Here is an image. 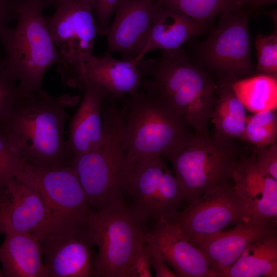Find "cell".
<instances>
[{
  "instance_id": "8",
  "label": "cell",
  "mask_w": 277,
  "mask_h": 277,
  "mask_svg": "<svg viewBox=\"0 0 277 277\" xmlns=\"http://www.w3.org/2000/svg\"><path fill=\"white\" fill-rule=\"evenodd\" d=\"M47 19L59 54L56 70L63 83L84 88L83 67L100 34L90 0H63Z\"/></svg>"
},
{
  "instance_id": "21",
  "label": "cell",
  "mask_w": 277,
  "mask_h": 277,
  "mask_svg": "<svg viewBox=\"0 0 277 277\" xmlns=\"http://www.w3.org/2000/svg\"><path fill=\"white\" fill-rule=\"evenodd\" d=\"M207 27V24L192 19L180 10L160 6L155 12L140 58L156 49H180L190 39L202 34Z\"/></svg>"
},
{
  "instance_id": "12",
  "label": "cell",
  "mask_w": 277,
  "mask_h": 277,
  "mask_svg": "<svg viewBox=\"0 0 277 277\" xmlns=\"http://www.w3.org/2000/svg\"><path fill=\"white\" fill-rule=\"evenodd\" d=\"M176 211L168 221L189 239L210 234L250 219V214L229 182L212 187Z\"/></svg>"
},
{
  "instance_id": "13",
  "label": "cell",
  "mask_w": 277,
  "mask_h": 277,
  "mask_svg": "<svg viewBox=\"0 0 277 277\" xmlns=\"http://www.w3.org/2000/svg\"><path fill=\"white\" fill-rule=\"evenodd\" d=\"M48 277H97V254L87 224L39 238Z\"/></svg>"
},
{
  "instance_id": "7",
  "label": "cell",
  "mask_w": 277,
  "mask_h": 277,
  "mask_svg": "<svg viewBox=\"0 0 277 277\" xmlns=\"http://www.w3.org/2000/svg\"><path fill=\"white\" fill-rule=\"evenodd\" d=\"M234 143L192 133L166 158L187 202L232 180L239 157Z\"/></svg>"
},
{
  "instance_id": "15",
  "label": "cell",
  "mask_w": 277,
  "mask_h": 277,
  "mask_svg": "<svg viewBox=\"0 0 277 277\" xmlns=\"http://www.w3.org/2000/svg\"><path fill=\"white\" fill-rule=\"evenodd\" d=\"M276 218L250 219L228 230L196 234L189 240L204 252L219 277H225L228 269L245 248L261 236L276 230Z\"/></svg>"
},
{
  "instance_id": "11",
  "label": "cell",
  "mask_w": 277,
  "mask_h": 277,
  "mask_svg": "<svg viewBox=\"0 0 277 277\" xmlns=\"http://www.w3.org/2000/svg\"><path fill=\"white\" fill-rule=\"evenodd\" d=\"M130 205L147 222L168 220L186 201L173 173L162 156L140 159L127 193Z\"/></svg>"
},
{
  "instance_id": "9",
  "label": "cell",
  "mask_w": 277,
  "mask_h": 277,
  "mask_svg": "<svg viewBox=\"0 0 277 277\" xmlns=\"http://www.w3.org/2000/svg\"><path fill=\"white\" fill-rule=\"evenodd\" d=\"M250 12L244 8L221 13L216 26L197 47L199 67L216 78L217 85H231L254 72Z\"/></svg>"
},
{
  "instance_id": "3",
  "label": "cell",
  "mask_w": 277,
  "mask_h": 277,
  "mask_svg": "<svg viewBox=\"0 0 277 277\" xmlns=\"http://www.w3.org/2000/svg\"><path fill=\"white\" fill-rule=\"evenodd\" d=\"M121 110L120 141L132 164L141 159H165L191 135V127L168 103L147 90L137 92Z\"/></svg>"
},
{
  "instance_id": "14",
  "label": "cell",
  "mask_w": 277,
  "mask_h": 277,
  "mask_svg": "<svg viewBox=\"0 0 277 277\" xmlns=\"http://www.w3.org/2000/svg\"><path fill=\"white\" fill-rule=\"evenodd\" d=\"M0 211L4 234L28 233L40 238L48 222V212L36 186L24 173L0 189Z\"/></svg>"
},
{
  "instance_id": "20",
  "label": "cell",
  "mask_w": 277,
  "mask_h": 277,
  "mask_svg": "<svg viewBox=\"0 0 277 277\" xmlns=\"http://www.w3.org/2000/svg\"><path fill=\"white\" fill-rule=\"evenodd\" d=\"M140 62L136 58L120 61L108 52L101 58L92 55L83 67L84 84L86 81L95 83L117 98L133 95L143 82Z\"/></svg>"
},
{
  "instance_id": "27",
  "label": "cell",
  "mask_w": 277,
  "mask_h": 277,
  "mask_svg": "<svg viewBox=\"0 0 277 277\" xmlns=\"http://www.w3.org/2000/svg\"><path fill=\"white\" fill-rule=\"evenodd\" d=\"M277 138V108L269 109L248 115L241 140L256 148L276 143Z\"/></svg>"
},
{
  "instance_id": "31",
  "label": "cell",
  "mask_w": 277,
  "mask_h": 277,
  "mask_svg": "<svg viewBox=\"0 0 277 277\" xmlns=\"http://www.w3.org/2000/svg\"><path fill=\"white\" fill-rule=\"evenodd\" d=\"M258 168L264 173L277 180V144L256 148L253 152Z\"/></svg>"
},
{
  "instance_id": "18",
  "label": "cell",
  "mask_w": 277,
  "mask_h": 277,
  "mask_svg": "<svg viewBox=\"0 0 277 277\" xmlns=\"http://www.w3.org/2000/svg\"><path fill=\"white\" fill-rule=\"evenodd\" d=\"M84 93L69 124L66 153L70 164L76 156L97 146L103 136V103L108 93L100 85L86 81Z\"/></svg>"
},
{
  "instance_id": "23",
  "label": "cell",
  "mask_w": 277,
  "mask_h": 277,
  "mask_svg": "<svg viewBox=\"0 0 277 277\" xmlns=\"http://www.w3.org/2000/svg\"><path fill=\"white\" fill-rule=\"evenodd\" d=\"M225 276L276 277V230L249 244L228 269Z\"/></svg>"
},
{
  "instance_id": "24",
  "label": "cell",
  "mask_w": 277,
  "mask_h": 277,
  "mask_svg": "<svg viewBox=\"0 0 277 277\" xmlns=\"http://www.w3.org/2000/svg\"><path fill=\"white\" fill-rule=\"evenodd\" d=\"M210 118L214 125L212 137L232 142L241 140L247 117L246 109L230 85H217Z\"/></svg>"
},
{
  "instance_id": "25",
  "label": "cell",
  "mask_w": 277,
  "mask_h": 277,
  "mask_svg": "<svg viewBox=\"0 0 277 277\" xmlns=\"http://www.w3.org/2000/svg\"><path fill=\"white\" fill-rule=\"evenodd\" d=\"M230 85L246 110L254 113L277 108V77L256 74Z\"/></svg>"
},
{
  "instance_id": "36",
  "label": "cell",
  "mask_w": 277,
  "mask_h": 277,
  "mask_svg": "<svg viewBox=\"0 0 277 277\" xmlns=\"http://www.w3.org/2000/svg\"><path fill=\"white\" fill-rule=\"evenodd\" d=\"M277 0H247V5L256 8L276 3Z\"/></svg>"
},
{
  "instance_id": "38",
  "label": "cell",
  "mask_w": 277,
  "mask_h": 277,
  "mask_svg": "<svg viewBox=\"0 0 277 277\" xmlns=\"http://www.w3.org/2000/svg\"><path fill=\"white\" fill-rule=\"evenodd\" d=\"M4 234V229L2 217V215H1V213L0 211V234Z\"/></svg>"
},
{
  "instance_id": "32",
  "label": "cell",
  "mask_w": 277,
  "mask_h": 277,
  "mask_svg": "<svg viewBox=\"0 0 277 277\" xmlns=\"http://www.w3.org/2000/svg\"><path fill=\"white\" fill-rule=\"evenodd\" d=\"M150 251L144 240L140 244L129 271V277H150Z\"/></svg>"
},
{
  "instance_id": "2",
  "label": "cell",
  "mask_w": 277,
  "mask_h": 277,
  "mask_svg": "<svg viewBox=\"0 0 277 277\" xmlns=\"http://www.w3.org/2000/svg\"><path fill=\"white\" fill-rule=\"evenodd\" d=\"M148 78L143 89L161 97L194 129L209 136L208 122L218 85L204 70L193 64L181 49L164 51L160 58L141 69Z\"/></svg>"
},
{
  "instance_id": "1",
  "label": "cell",
  "mask_w": 277,
  "mask_h": 277,
  "mask_svg": "<svg viewBox=\"0 0 277 277\" xmlns=\"http://www.w3.org/2000/svg\"><path fill=\"white\" fill-rule=\"evenodd\" d=\"M78 95H49L42 89L20 96L0 130L12 151L24 162L51 168L71 166L64 140L70 117L66 108L76 105Z\"/></svg>"
},
{
  "instance_id": "26",
  "label": "cell",
  "mask_w": 277,
  "mask_h": 277,
  "mask_svg": "<svg viewBox=\"0 0 277 277\" xmlns=\"http://www.w3.org/2000/svg\"><path fill=\"white\" fill-rule=\"evenodd\" d=\"M161 6L177 9L192 19L207 24L218 14L236 11L247 5V0H158Z\"/></svg>"
},
{
  "instance_id": "19",
  "label": "cell",
  "mask_w": 277,
  "mask_h": 277,
  "mask_svg": "<svg viewBox=\"0 0 277 277\" xmlns=\"http://www.w3.org/2000/svg\"><path fill=\"white\" fill-rule=\"evenodd\" d=\"M232 180L250 219L276 218L277 180L258 168L253 153L239 157Z\"/></svg>"
},
{
  "instance_id": "29",
  "label": "cell",
  "mask_w": 277,
  "mask_h": 277,
  "mask_svg": "<svg viewBox=\"0 0 277 277\" xmlns=\"http://www.w3.org/2000/svg\"><path fill=\"white\" fill-rule=\"evenodd\" d=\"M25 167V163L12 151L0 130V189L8 186Z\"/></svg>"
},
{
  "instance_id": "16",
  "label": "cell",
  "mask_w": 277,
  "mask_h": 277,
  "mask_svg": "<svg viewBox=\"0 0 277 277\" xmlns=\"http://www.w3.org/2000/svg\"><path fill=\"white\" fill-rule=\"evenodd\" d=\"M144 241L155 247L179 277H219L204 252L175 225L161 219L146 229Z\"/></svg>"
},
{
  "instance_id": "30",
  "label": "cell",
  "mask_w": 277,
  "mask_h": 277,
  "mask_svg": "<svg viewBox=\"0 0 277 277\" xmlns=\"http://www.w3.org/2000/svg\"><path fill=\"white\" fill-rule=\"evenodd\" d=\"M19 96L17 83L0 56V123L10 113Z\"/></svg>"
},
{
  "instance_id": "6",
  "label": "cell",
  "mask_w": 277,
  "mask_h": 277,
  "mask_svg": "<svg viewBox=\"0 0 277 277\" xmlns=\"http://www.w3.org/2000/svg\"><path fill=\"white\" fill-rule=\"evenodd\" d=\"M146 222L123 199L91 211L86 224L98 248L97 277H129Z\"/></svg>"
},
{
  "instance_id": "34",
  "label": "cell",
  "mask_w": 277,
  "mask_h": 277,
  "mask_svg": "<svg viewBox=\"0 0 277 277\" xmlns=\"http://www.w3.org/2000/svg\"><path fill=\"white\" fill-rule=\"evenodd\" d=\"M150 251L151 266L155 272L156 277H177L173 271L167 266L160 251L154 246L147 244Z\"/></svg>"
},
{
  "instance_id": "22",
  "label": "cell",
  "mask_w": 277,
  "mask_h": 277,
  "mask_svg": "<svg viewBox=\"0 0 277 277\" xmlns=\"http://www.w3.org/2000/svg\"><path fill=\"white\" fill-rule=\"evenodd\" d=\"M0 245V263L6 277H48L39 238L7 232Z\"/></svg>"
},
{
  "instance_id": "10",
  "label": "cell",
  "mask_w": 277,
  "mask_h": 277,
  "mask_svg": "<svg viewBox=\"0 0 277 277\" xmlns=\"http://www.w3.org/2000/svg\"><path fill=\"white\" fill-rule=\"evenodd\" d=\"M24 172L44 201L48 212L44 232L66 231L86 224L92 208L71 166L51 168L26 163Z\"/></svg>"
},
{
  "instance_id": "5",
  "label": "cell",
  "mask_w": 277,
  "mask_h": 277,
  "mask_svg": "<svg viewBox=\"0 0 277 277\" xmlns=\"http://www.w3.org/2000/svg\"><path fill=\"white\" fill-rule=\"evenodd\" d=\"M103 136L71 162L89 205L99 209L127 193L134 173L120 141L122 115L113 102L102 109Z\"/></svg>"
},
{
  "instance_id": "37",
  "label": "cell",
  "mask_w": 277,
  "mask_h": 277,
  "mask_svg": "<svg viewBox=\"0 0 277 277\" xmlns=\"http://www.w3.org/2000/svg\"><path fill=\"white\" fill-rule=\"evenodd\" d=\"M47 6H55L56 7L63 0H43Z\"/></svg>"
},
{
  "instance_id": "28",
  "label": "cell",
  "mask_w": 277,
  "mask_h": 277,
  "mask_svg": "<svg viewBox=\"0 0 277 277\" xmlns=\"http://www.w3.org/2000/svg\"><path fill=\"white\" fill-rule=\"evenodd\" d=\"M256 74L277 77V29L267 35L258 34L255 39Z\"/></svg>"
},
{
  "instance_id": "17",
  "label": "cell",
  "mask_w": 277,
  "mask_h": 277,
  "mask_svg": "<svg viewBox=\"0 0 277 277\" xmlns=\"http://www.w3.org/2000/svg\"><path fill=\"white\" fill-rule=\"evenodd\" d=\"M160 6L152 0H120L106 34L109 51L122 53L126 60L141 61L155 12Z\"/></svg>"
},
{
  "instance_id": "33",
  "label": "cell",
  "mask_w": 277,
  "mask_h": 277,
  "mask_svg": "<svg viewBox=\"0 0 277 277\" xmlns=\"http://www.w3.org/2000/svg\"><path fill=\"white\" fill-rule=\"evenodd\" d=\"M98 26L100 34L106 35L110 18L120 0H90Z\"/></svg>"
},
{
  "instance_id": "4",
  "label": "cell",
  "mask_w": 277,
  "mask_h": 277,
  "mask_svg": "<svg viewBox=\"0 0 277 277\" xmlns=\"http://www.w3.org/2000/svg\"><path fill=\"white\" fill-rule=\"evenodd\" d=\"M43 0H16L13 28L7 27L1 38L4 64L16 81L21 94L42 89L47 70L57 64L59 54L43 10Z\"/></svg>"
},
{
  "instance_id": "35",
  "label": "cell",
  "mask_w": 277,
  "mask_h": 277,
  "mask_svg": "<svg viewBox=\"0 0 277 277\" xmlns=\"http://www.w3.org/2000/svg\"><path fill=\"white\" fill-rule=\"evenodd\" d=\"M12 16L0 6V39L9 23L13 19Z\"/></svg>"
},
{
  "instance_id": "39",
  "label": "cell",
  "mask_w": 277,
  "mask_h": 277,
  "mask_svg": "<svg viewBox=\"0 0 277 277\" xmlns=\"http://www.w3.org/2000/svg\"><path fill=\"white\" fill-rule=\"evenodd\" d=\"M4 276L2 270L0 268V277Z\"/></svg>"
}]
</instances>
